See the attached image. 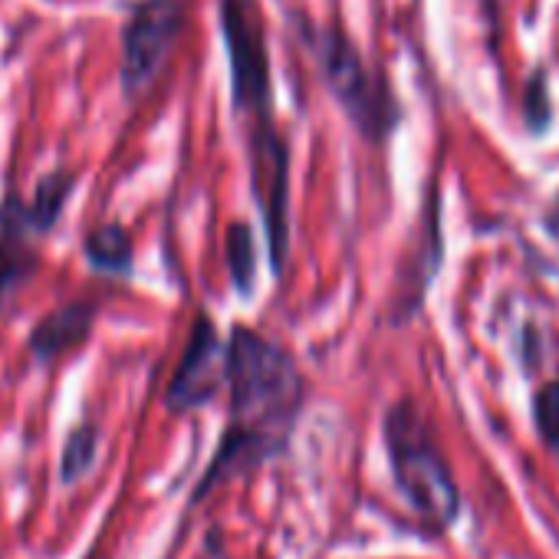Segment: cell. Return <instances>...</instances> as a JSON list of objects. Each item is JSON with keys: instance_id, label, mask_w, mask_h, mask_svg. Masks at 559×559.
<instances>
[{"instance_id": "8fae6325", "label": "cell", "mask_w": 559, "mask_h": 559, "mask_svg": "<svg viewBox=\"0 0 559 559\" xmlns=\"http://www.w3.org/2000/svg\"><path fill=\"white\" fill-rule=\"evenodd\" d=\"M73 188H76V175L63 171V168H57L37 181L34 198L27 204V214H31V224L37 227V234H47L63 217L70 198H73Z\"/></svg>"}, {"instance_id": "5bb4252c", "label": "cell", "mask_w": 559, "mask_h": 559, "mask_svg": "<svg viewBox=\"0 0 559 559\" xmlns=\"http://www.w3.org/2000/svg\"><path fill=\"white\" fill-rule=\"evenodd\" d=\"M533 425L539 438L559 451V379L546 382L533 395Z\"/></svg>"}, {"instance_id": "6da1fadb", "label": "cell", "mask_w": 559, "mask_h": 559, "mask_svg": "<svg viewBox=\"0 0 559 559\" xmlns=\"http://www.w3.org/2000/svg\"><path fill=\"white\" fill-rule=\"evenodd\" d=\"M224 389L230 399L227 428L194 500L211 493L214 484L247 474L284 451L307 395L297 359L247 326L230 330Z\"/></svg>"}, {"instance_id": "7c38bea8", "label": "cell", "mask_w": 559, "mask_h": 559, "mask_svg": "<svg viewBox=\"0 0 559 559\" xmlns=\"http://www.w3.org/2000/svg\"><path fill=\"white\" fill-rule=\"evenodd\" d=\"M227 270H230V280L234 287L250 297L253 294V284H257V240H253V230L250 224H230L227 227Z\"/></svg>"}, {"instance_id": "7a4b0ae2", "label": "cell", "mask_w": 559, "mask_h": 559, "mask_svg": "<svg viewBox=\"0 0 559 559\" xmlns=\"http://www.w3.org/2000/svg\"><path fill=\"white\" fill-rule=\"evenodd\" d=\"M385 451L392 461L395 484L412 503V510L435 530L451 526L461 510V493L431 425L412 402H399L389 408Z\"/></svg>"}, {"instance_id": "9c48e42d", "label": "cell", "mask_w": 559, "mask_h": 559, "mask_svg": "<svg viewBox=\"0 0 559 559\" xmlns=\"http://www.w3.org/2000/svg\"><path fill=\"white\" fill-rule=\"evenodd\" d=\"M93 323H96V304L73 300V304L53 310L47 320L37 323V330L27 340V349L44 366L47 362H57V359H63L67 353L80 349L90 340Z\"/></svg>"}, {"instance_id": "52a82bcc", "label": "cell", "mask_w": 559, "mask_h": 559, "mask_svg": "<svg viewBox=\"0 0 559 559\" xmlns=\"http://www.w3.org/2000/svg\"><path fill=\"white\" fill-rule=\"evenodd\" d=\"M224 379H227V343L217 336V326L211 323V317L198 313L188 333L181 362L165 392L168 412L181 415V412L211 405L214 395L224 389Z\"/></svg>"}, {"instance_id": "ba28073f", "label": "cell", "mask_w": 559, "mask_h": 559, "mask_svg": "<svg viewBox=\"0 0 559 559\" xmlns=\"http://www.w3.org/2000/svg\"><path fill=\"white\" fill-rule=\"evenodd\" d=\"M37 227L17 194L0 201V307L37 270Z\"/></svg>"}, {"instance_id": "277c9868", "label": "cell", "mask_w": 559, "mask_h": 559, "mask_svg": "<svg viewBox=\"0 0 559 559\" xmlns=\"http://www.w3.org/2000/svg\"><path fill=\"white\" fill-rule=\"evenodd\" d=\"M221 37L230 70V99L234 112L247 126L273 122L270 109V53L263 24L257 14V0H221Z\"/></svg>"}, {"instance_id": "8992f818", "label": "cell", "mask_w": 559, "mask_h": 559, "mask_svg": "<svg viewBox=\"0 0 559 559\" xmlns=\"http://www.w3.org/2000/svg\"><path fill=\"white\" fill-rule=\"evenodd\" d=\"M181 0H139L132 4L122 27V90L129 96L142 93L155 80L175 40L181 37Z\"/></svg>"}, {"instance_id": "4fadbf2b", "label": "cell", "mask_w": 559, "mask_h": 559, "mask_svg": "<svg viewBox=\"0 0 559 559\" xmlns=\"http://www.w3.org/2000/svg\"><path fill=\"white\" fill-rule=\"evenodd\" d=\"M99 454V428L96 425H76L63 444V457H60V480L63 484H76L80 477L90 474V467L96 464Z\"/></svg>"}, {"instance_id": "2e32d148", "label": "cell", "mask_w": 559, "mask_h": 559, "mask_svg": "<svg viewBox=\"0 0 559 559\" xmlns=\"http://www.w3.org/2000/svg\"><path fill=\"white\" fill-rule=\"evenodd\" d=\"M539 224H543V230L552 237V240H559V191L546 201V207H543V217H539Z\"/></svg>"}, {"instance_id": "5b68a950", "label": "cell", "mask_w": 559, "mask_h": 559, "mask_svg": "<svg viewBox=\"0 0 559 559\" xmlns=\"http://www.w3.org/2000/svg\"><path fill=\"white\" fill-rule=\"evenodd\" d=\"M247 158H250V185L253 201L260 207L266 227L270 263L280 273L287 260V211H290V148L280 135L276 122L247 126Z\"/></svg>"}, {"instance_id": "3957f363", "label": "cell", "mask_w": 559, "mask_h": 559, "mask_svg": "<svg viewBox=\"0 0 559 559\" xmlns=\"http://www.w3.org/2000/svg\"><path fill=\"white\" fill-rule=\"evenodd\" d=\"M304 37L313 50L326 90L333 93L353 129L369 145H385L402 122V106L389 80L366 63L359 47L340 27H307Z\"/></svg>"}, {"instance_id": "30bf717a", "label": "cell", "mask_w": 559, "mask_h": 559, "mask_svg": "<svg viewBox=\"0 0 559 559\" xmlns=\"http://www.w3.org/2000/svg\"><path fill=\"white\" fill-rule=\"evenodd\" d=\"M83 257L99 273H129L135 247L122 224H103L83 240Z\"/></svg>"}, {"instance_id": "9a60e30c", "label": "cell", "mask_w": 559, "mask_h": 559, "mask_svg": "<svg viewBox=\"0 0 559 559\" xmlns=\"http://www.w3.org/2000/svg\"><path fill=\"white\" fill-rule=\"evenodd\" d=\"M523 119H526V129L530 132H543L549 126V116H552V106H549V83H546V73L536 70L533 80L526 83V93H523Z\"/></svg>"}]
</instances>
